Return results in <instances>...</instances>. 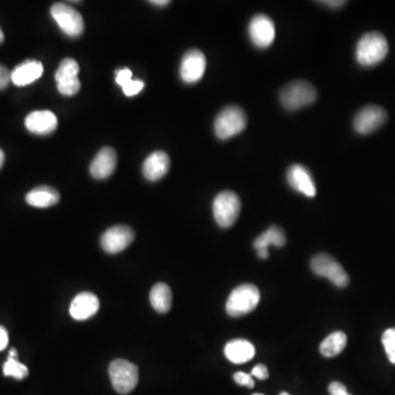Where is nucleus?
Returning <instances> with one entry per match:
<instances>
[{"mask_svg": "<svg viewBox=\"0 0 395 395\" xmlns=\"http://www.w3.org/2000/svg\"><path fill=\"white\" fill-rule=\"evenodd\" d=\"M80 73V65L73 58H65L61 62L58 70L55 73V80L60 82L63 80H68V78L78 77Z\"/></svg>", "mask_w": 395, "mask_h": 395, "instance_id": "25", "label": "nucleus"}, {"mask_svg": "<svg viewBox=\"0 0 395 395\" xmlns=\"http://www.w3.org/2000/svg\"><path fill=\"white\" fill-rule=\"evenodd\" d=\"M241 212V199L235 192H220L213 201L214 219L219 227L229 229L239 219Z\"/></svg>", "mask_w": 395, "mask_h": 395, "instance_id": "5", "label": "nucleus"}, {"mask_svg": "<svg viewBox=\"0 0 395 395\" xmlns=\"http://www.w3.org/2000/svg\"><path fill=\"white\" fill-rule=\"evenodd\" d=\"M247 115L239 106H229L221 110L215 122L214 132L220 139H229L241 134L246 129Z\"/></svg>", "mask_w": 395, "mask_h": 395, "instance_id": "3", "label": "nucleus"}, {"mask_svg": "<svg viewBox=\"0 0 395 395\" xmlns=\"http://www.w3.org/2000/svg\"><path fill=\"white\" fill-rule=\"evenodd\" d=\"M143 88H144V82H141V80H131L122 86V89H123L125 95L127 96V97L137 95Z\"/></svg>", "mask_w": 395, "mask_h": 395, "instance_id": "28", "label": "nucleus"}, {"mask_svg": "<svg viewBox=\"0 0 395 395\" xmlns=\"http://www.w3.org/2000/svg\"><path fill=\"white\" fill-rule=\"evenodd\" d=\"M42 74V63L37 61H25L23 64L18 65L11 73V82L18 87H23L39 80Z\"/></svg>", "mask_w": 395, "mask_h": 395, "instance_id": "19", "label": "nucleus"}, {"mask_svg": "<svg viewBox=\"0 0 395 395\" xmlns=\"http://www.w3.org/2000/svg\"><path fill=\"white\" fill-rule=\"evenodd\" d=\"M60 199V192L50 186L37 187L25 196L27 203L35 208H49L58 203Z\"/></svg>", "mask_w": 395, "mask_h": 395, "instance_id": "21", "label": "nucleus"}, {"mask_svg": "<svg viewBox=\"0 0 395 395\" xmlns=\"http://www.w3.org/2000/svg\"><path fill=\"white\" fill-rule=\"evenodd\" d=\"M388 120V113L378 106L363 108L353 118V129L359 134L367 135L380 129Z\"/></svg>", "mask_w": 395, "mask_h": 395, "instance_id": "10", "label": "nucleus"}, {"mask_svg": "<svg viewBox=\"0 0 395 395\" xmlns=\"http://www.w3.org/2000/svg\"><path fill=\"white\" fill-rule=\"evenodd\" d=\"M328 392L331 395H351L347 388L341 382H332L328 387Z\"/></svg>", "mask_w": 395, "mask_h": 395, "instance_id": "30", "label": "nucleus"}, {"mask_svg": "<svg viewBox=\"0 0 395 395\" xmlns=\"http://www.w3.org/2000/svg\"><path fill=\"white\" fill-rule=\"evenodd\" d=\"M4 163H5V153L3 149H0V168L3 167Z\"/></svg>", "mask_w": 395, "mask_h": 395, "instance_id": "37", "label": "nucleus"}, {"mask_svg": "<svg viewBox=\"0 0 395 395\" xmlns=\"http://www.w3.org/2000/svg\"><path fill=\"white\" fill-rule=\"evenodd\" d=\"M149 301L155 311L162 314L167 313L172 308V290L166 284H156L151 290Z\"/></svg>", "mask_w": 395, "mask_h": 395, "instance_id": "22", "label": "nucleus"}, {"mask_svg": "<svg viewBox=\"0 0 395 395\" xmlns=\"http://www.w3.org/2000/svg\"><path fill=\"white\" fill-rule=\"evenodd\" d=\"M286 241L284 230L272 225L253 241V247L256 249L258 257L266 259L269 256V246L282 247L286 244Z\"/></svg>", "mask_w": 395, "mask_h": 395, "instance_id": "18", "label": "nucleus"}, {"mask_svg": "<svg viewBox=\"0 0 395 395\" xmlns=\"http://www.w3.org/2000/svg\"><path fill=\"white\" fill-rule=\"evenodd\" d=\"M253 395H263V394H261V393H255V394Z\"/></svg>", "mask_w": 395, "mask_h": 395, "instance_id": "41", "label": "nucleus"}, {"mask_svg": "<svg viewBox=\"0 0 395 395\" xmlns=\"http://www.w3.org/2000/svg\"><path fill=\"white\" fill-rule=\"evenodd\" d=\"M51 15L61 30L70 37H77L84 32V19L78 11L66 4H55L51 8Z\"/></svg>", "mask_w": 395, "mask_h": 395, "instance_id": "8", "label": "nucleus"}, {"mask_svg": "<svg viewBox=\"0 0 395 395\" xmlns=\"http://www.w3.org/2000/svg\"><path fill=\"white\" fill-rule=\"evenodd\" d=\"M234 381H235L237 384L247 387V388L249 389H253V387H255V381H253V377L245 372L235 373V375H234Z\"/></svg>", "mask_w": 395, "mask_h": 395, "instance_id": "29", "label": "nucleus"}, {"mask_svg": "<svg viewBox=\"0 0 395 395\" xmlns=\"http://www.w3.org/2000/svg\"><path fill=\"white\" fill-rule=\"evenodd\" d=\"M11 80V73H9V70L4 65L0 64V90L5 89Z\"/></svg>", "mask_w": 395, "mask_h": 395, "instance_id": "32", "label": "nucleus"}, {"mask_svg": "<svg viewBox=\"0 0 395 395\" xmlns=\"http://www.w3.org/2000/svg\"><path fill=\"white\" fill-rule=\"evenodd\" d=\"M9 343V335L7 330L4 326L0 325V351H3Z\"/></svg>", "mask_w": 395, "mask_h": 395, "instance_id": "34", "label": "nucleus"}, {"mask_svg": "<svg viewBox=\"0 0 395 395\" xmlns=\"http://www.w3.org/2000/svg\"><path fill=\"white\" fill-rule=\"evenodd\" d=\"M117 162L115 149L104 147L90 164V174L96 180H107L115 172Z\"/></svg>", "mask_w": 395, "mask_h": 395, "instance_id": "16", "label": "nucleus"}, {"mask_svg": "<svg viewBox=\"0 0 395 395\" xmlns=\"http://www.w3.org/2000/svg\"><path fill=\"white\" fill-rule=\"evenodd\" d=\"M261 294L253 284H241L232 291L227 302V312L230 316L239 318L251 313L258 306Z\"/></svg>", "mask_w": 395, "mask_h": 395, "instance_id": "4", "label": "nucleus"}, {"mask_svg": "<svg viewBox=\"0 0 395 395\" xmlns=\"http://www.w3.org/2000/svg\"><path fill=\"white\" fill-rule=\"evenodd\" d=\"M279 99L284 109L296 111L314 104L318 99V90L311 82L294 80L281 89Z\"/></svg>", "mask_w": 395, "mask_h": 395, "instance_id": "2", "label": "nucleus"}, {"mask_svg": "<svg viewBox=\"0 0 395 395\" xmlns=\"http://www.w3.org/2000/svg\"><path fill=\"white\" fill-rule=\"evenodd\" d=\"M249 35L256 48L267 49L274 43L276 27L268 15L259 13L253 17L249 25Z\"/></svg>", "mask_w": 395, "mask_h": 395, "instance_id": "9", "label": "nucleus"}, {"mask_svg": "<svg viewBox=\"0 0 395 395\" xmlns=\"http://www.w3.org/2000/svg\"><path fill=\"white\" fill-rule=\"evenodd\" d=\"M4 375L5 377H11L15 380H23L29 375L27 365L21 363L18 358L8 357L7 361L4 363Z\"/></svg>", "mask_w": 395, "mask_h": 395, "instance_id": "24", "label": "nucleus"}, {"mask_svg": "<svg viewBox=\"0 0 395 395\" xmlns=\"http://www.w3.org/2000/svg\"><path fill=\"white\" fill-rule=\"evenodd\" d=\"M224 353L231 363L239 365L251 360L256 353V349L246 339H234L227 344L224 348Z\"/></svg>", "mask_w": 395, "mask_h": 395, "instance_id": "20", "label": "nucleus"}, {"mask_svg": "<svg viewBox=\"0 0 395 395\" xmlns=\"http://www.w3.org/2000/svg\"><path fill=\"white\" fill-rule=\"evenodd\" d=\"M287 180L292 189L308 198H314L318 194L311 173L302 165L294 164L290 166L287 172Z\"/></svg>", "mask_w": 395, "mask_h": 395, "instance_id": "13", "label": "nucleus"}, {"mask_svg": "<svg viewBox=\"0 0 395 395\" xmlns=\"http://www.w3.org/2000/svg\"><path fill=\"white\" fill-rule=\"evenodd\" d=\"M149 4H152V5L159 6V7H164V6L169 5L170 1L169 0H152V1H149Z\"/></svg>", "mask_w": 395, "mask_h": 395, "instance_id": "36", "label": "nucleus"}, {"mask_svg": "<svg viewBox=\"0 0 395 395\" xmlns=\"http://www.w3.org/2000/svg\"><path fill=\"white\" fill-rule=\"evenodd\" d=\"M5 40V35H4L3 31H1V27H0V43H3Z\"/></svg>", "mask_w": 395, "mask_h": 395, "instance_id": "39", "label": "nucleus"}, {"mask_svg": "<svg viewBox=\"0 0 395 395\" xmlns=\"http://www.w3.org/2000/svg\"><path fill=\"white\" fill-rule=\"evenodd\" d=\"M347 345V336L343 332H334L322 341L320 351L324 357L333 358L339 355Z\"/></svg>", "mask_w": 395, "mask_h": 395, "instance_id": "23", "label": "nucleus"}, {"mask_svg": "<svg viewBox=\"0 0 395 395\" xmlns=\"http://www.w3.org/2000/svg\"><path fill=\"white\" fill-rule=\"evenodd\" d=\"M314 274L327 278L338 288H345L349 284V276L341 263L327 253H318L311 261Z\"/></svg>", "mask_w": 395, "mask_h": 395, "instance_id": "7", "label": "nucleus"}, {"mask_svg": "<svg viewBox=\"0 0 395 395\" xmlns=\"http://www.w3.org/2000/svg\"><path fill=\"white\" fill-rule=\"evenodd\" d=\"M25 127L31 133L37 135H49L56 130L58 122L56 115L49 110L31 112L25 118Z\"/></svg>", "mask_w": 395, "mask_h": 395, "instance_id": "14", "label": "nucleus"}, {"mask_svg": "<svg viewBox=\"0 0 395 395\" xmlns=\"http://www.w3.org/2000/svg\"><path fill=\"white\" fill-rule=\"evenodd\" d=\"M206 68V58L203 53L192 49L184 55L180 64V77L186 84H196L203 77Z\"/></svg>", "mask_w": 395, "mask_h": 395, "instance_id": "11", "label": "nucleus"}, {"mask_svg": "<svg viewBox=\"0 0 395 395\" xmlns=\"http://www.w3.org/2000/svg\"><path fill=\"white\" fill-rule=\"evenodd\" d=\"M389 53L388 41L379 32L365 33L356 46V60L363 68L380 64Z\"/></svg>", "mask_w": 395, "mask_h": 395, "instance_id": "1", "label": "nucleus"}, {"mask_svg": "<svg viewBox=\"0 0 395 395\" xmlns=\"http://www.w3.org/2000/svg\"><path fill=\"white\" fill-rule=\"evenodd\" d=\"M99 299L90 292H82L75 296L70 304V314L76 321H84L97 314L99 310Z\"/></svg>", "mask_w": 395, "mask_h": 395, "instance_id": "15", "label": "nucleus"}, {"mask_svg": "<svg viewBox=\"0 0 395 395\" xmlns=\"http://www.w3.org/2000/svg\"><path fill=\"white\" fill-rule=\"evenodd\" d=\"M170 167L168 155L162 151L152 153L143 164V175L149 182H158L166 176Z\"/></svg>", "mask_w": 395, "mask_h": 395, "instance_id": "17", "label": "nucleus"}, {"mask_svg": "<svg viewBox=\"0 0 395 395\" xmlns=\"http://www.w3.org/2000/svg\"><path fill=\"white\" fill-rule=\"evenodd\" d=\"M279 395H290V394H289V393L287 392H281L280 394Z\"/></svg>", "mask_w": 395, "mask_h": 395, "instance_id": "40", "label": "nucleus"}, {"mask_svg": "<svg viewBox=\"0 0 395 395\" xmlns=\"http://www.w3.org/2000/svg\"><path fill=\"white\" fill-rule=\"evenodd\" d=\"M382 344L389 360L395 365V328H389L382 336Z\"/></svg>", "mask_w": 395, "mask_h": 395, "instance_id": "26", "label": "nucleus"}, {"mask_svg": "<svg viewBox=\"0 0 395 395\" xmlns=\"http://www.w3.org/2000/svg\"><path fill=\"white\" fill-rule=\"evenodd\" d=\"M58 92L64 96H73L77 94L80 89V80L78 77L68 78L58 82Z\"/></svg>", "mask_w": 395, "mask_h": 395, "instance_id": "27", "label": "nucleus"}, {"mask_svg": "<svg viewBox=\"0 0 395 395\" xmlns=\"http://www.w3.org/2000/svg\"><path fill=\"white\" fill-rule=\"evenodd\" d=\"M8 357H11V358H18V353L17 351H15V348L11 349V351H9V355H8Z\"/></svg>", "mask_w": 395, "mask_h": 395, "instance_id": "38", "label": "nucleus"}, {"mask_svg": "<svg viewBox=\"0 0 395 395\" xmlns=\"http://www.w3.org/2000/svg\"><path fill=\"white\" fill-rule=\"evenodd\" d=\"M134 239V231L127 225H117L107 230L101 237V247L106 253H118L125 251Z\"/></svg>", "mask_w": 395, "mask_h": 395, "instance_id": "12", "label": "nucleus"}, {"mask_svg": "<svg viewBox=\"0 0 395 395\" xmlns=\"http://www.w3.org/2000/svg\"><path fill=\"white\" fill-rule=\"evenodd\" d=\"M132 80V72L129 68H123V70H117V77H115V82L119 86H123L125 82H129Z\"/></svg>", "mask_w": 395, "mask_h": 395, "instance_id": "33", "label": "nucleus"}, {"mask_svg": "<svg viewBox=\"0 0 395 395\" xmlns=\"http://www.w3.org/2000/svg\"><path fill=\"white\" fill-rule=\"evenodd\" d=\"M318 4H323L324 6L326 7L333 8V9H336V8H341L343 6H345L347 4V1H341V0H337V1H333V0H326V1H318Z\"/></svg>", "mask_w": 395, "mask_h": 395, "instance_id": "35", "label": "nucleus"}, {"mask_svg": "<svg viewBox=\"0 0 395 395\" xmlns=\"http://www.w3.org/2000/svg\"><path fill=\"white\" fill-rule=\"evenodd\" d=\"M109 375L112 387L120 394H129L139 382L137 365L125 359H115L110 363Z\"/></svg>", "mask_w": 395, "mask_h": 395, "instance_id": "6", "label": "nucleus"}, {"mask_svg": "<svg viewBox=\"0 0 395 395\" xmlns=\"http://www.w3.org/2000/svg\"><path fill=\"white\" fill-rule=\"evenodd\" d=\"M251 377L259 379V380H266L269 378V371L265 365H257L255 368L251 370Z\"/></svg>", "mask_w": 395, "mask_h": 395, "instance_id": "31", "label": "nucleus"}]
</instances>
